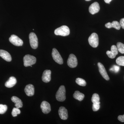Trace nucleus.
Returning a JSON list of instances; mask_svg holds the SVG:
<instances>
[{
  "instance_id": "obj_1",
  "label": "nucleus",
  "mask_w": 124,
  "mask_h": 124,
  "mask_svg": "<svg viewBox=\"0 0 124 124\" xmlns=\"http://www.w3.org/2000/svg\"><path fill=\"white\" fill-rule=\"evenodd\" d=\"M54 33L56 35L66 36L70 34V29L68 27L64 25L57 28L54 31Z\"/></svg>"
},
{
  "instance_id": "obj_2",
  "label": "nucleus",
  "mask_w": 124,
  "mask_h": 124,
  "mask_svg": "<svg viewBox=\"0 0 124 124\" xmlns=\"http://www.w3.org/2000/svg\"><path fill=\"white\" fill-rule=\"evenodd\" d=\"M66 89L64 85H61L56 93L55 97L59 101L62 102L66 99Z\"/></svg>"
},
{
  "instance_id": "obj_3",
  "label": "nucleus",
  "mask_w": 124,
  "mask_h": 124,
  "mask_svg": "<svg viewBox=\"0 0 124 124\" xmlns=\"http://www.w3.org/2000/svg\"><path fill=\"white\" fill-rule=\"evenodd\" d=\"M23 63L25 67H28L31 66L36 63V58L32 55L27 54L23 57Z\"/></svg>"
},
{
  "instance_id": "obj_4",
  "label": "nucleus",
  "mask_w": 124,
  "mask_h": 124,
  "mask_svg": "<svg viewBox=\"0 0 124 124\" xmlns=\"http://www.w3.org/2000/svg\"><path fill=\"white\" fill-rule=\"evenodd\" d=\"M89 44L93 48H96L99 45V38L97 34L95 33L91 34L88 38Z\"/></svg>"
},
{
  "instance_id": "obj_5",
  "label": "nucleus",
  "mask_w": 124,
  "mask_h": 124,
  "mask_svg": "<svg viewBox=\"0 0 124 124\" xmlns=\"http://www.w3.org/2000/svg\"><path fill=\"white\" fill-rule=\"evenodd\" d=\"M29 41L31 47L33 49H36L38 46V40L35 33L31 32L29 35Z\"/></svg>"
},
{
  "instance_id": "obj_6",
  "label": "nucleus",
  "mask_w": 124,
  "mask_h": 124,
  "mask_svg": "<svg viewBox=\"0 0 124 124\" xmlns=\"http://www.w3.org/2000/svg\"><path fill=\"white\" fill-rule=\"evenodd\" d=\"M52 57L57 63L60 64L63 63V60L59 52L55 48H53L52 53Z\"/></svg>"
},
{
  "instance_id": "obj_7",
  "label": "nucleus",
  "mask_w": 124,
  "mask_h": 124,
  "mask_svg": "<svg viewBox=\"0 0 124 124\" xmlns=\"http://www.w3.org/2000/svg\"><path fill=\"white\" fill-rule=\"evenodd\" d=\"M9 41L11 44L16 46H22L23 44L22 40L18 37L17 36L14 35H11L9 38Z\"/></svg>"
},
{
  "instance_id": "obj_8",
  "label": "nucleus",
  "mask_w": 124,
  "mask_h": 124,
  "mask_svg": "<svg viewBox=\"0 0 124 124\" xmlns=\"http://www.w3.org/2000/svg\"><path fill=\"white\" fill-rule=\"evenodd\" d=\"M67 64L71 68H74L77 66L78 60L75 55L73 54H71L69 55L67 60Z\"/></svg>"
},
{
  "instance_id": "obj_9",
  "label": "nucleus",
  "mask_w": 124,
  "mask_h": 124,
  "mask_svg": "<svg viewBox=\"0 0 124 124\" xmlns=\"http://www.w3.org/2000/svg\"><path fill=\"white\" fill-rule=\"evenodd\" d=\"M98 65L99 72L102 77L106 80H109L110 78L103 65L100 62L98 63Z\"/></svg>"
},
{
  "instance_id": "obj_10",
  "label": "nucleus",
  "mask_w": 124,
  "mask_h": 124,
  "mask_svg": "<svg viewBox=\"0 0 124 124\" xmlns=\"http://www.w3.org/2000/svg\"><path fill=\"white\" fill-rule=\"evenodd\" d=\"M100 9V6L98 2H95L93 3L89 7V10L90 13L92 15L97 13Z\"/></svg>"
},
{
  "instance_id": "obj_11",
  "label": "nucleus",
  "mask_w": 124,
  "mask_h": 124,
  "mask_svg": "<svg viewBox=\"0 0 124 124\" xmlns=\"http://www.w3.org/2000/svg\"><path fill=\"white\" fill-rule=\"evenodd\" d=\"M118 53V51L117 47L114 45L111 46L110 51H107L106 52L107 55L108 56V57L111 59L115 58Z\"/></svg>"
},
{
  "instance_id": "obj_12",
  "label": "nucleus",
  "mask_w": 124,
  "mask_h": 124,
  "mask_svg": "<svg viewBox=\"0 0 124 124\" xmlns=\"http://www.w3.org/2000/svg\"><path fill=\"white\" fill-rule=\"evenodd\" d=\"M40 107L42 112L45 114H48L51 110L50 104L46 101L42 102L41 104Z\"/></svg>"
},
{
  "instance_id": "obj_13",
  "label": "nucleus",
  "mask_w": 124,
  "mask_h": 124,
  "mask_svg": "<svg viewBox=\"0 0 124 124\" xmlns=\"http://www.w3.org/2000/svg\"><path fill=\"white\" fill-rule=\"evenodd\" d=\"M58 113L59 116L62 119L66 120L68 118L67 110L64 107H60L58 110Z\"/></svg>"
},
{
  "instance_id": "obj_14",
  "label": "nucleus",
  "mask_w": 124,
  "mask_h": 124,
  "mask_svg": "<svg viewBox=\"0 0 124 124\" xmlns=\"http://www.w3.org/2000/svg\"><path fill=\"white\" fill-rule=\"evenodd\" d=\"M51 71L50 70H46L44 71L42 77L43 82L48 83L51 80Z\"/></svg>"
},
{
  "instance_id": "obj_15",
  "label": "nucleus",
  "mask_w": 124,
  "mask_h": 124,
  "mask_svg": "<svg viewBox=\"0 0 124 124\" xmlns=\"http://www.w3.org/2000/svg\"><path fill=\"white\" fill-rule=\"evenodd\" d=\"M24 91L27 96H33L35 93L34 86L31 84L27 85L24 88Z\"/></svg>"
},
{
  "instance_id": "obj_16",
  "label": "nucleus",
  "mask_w": 124,
  "mask_h": 124,
  "mask_svg": "<svg viewBox=\"0 0 124 124\" xmlns=\"http://www.w3.org/2000/svg\"><path fill=\"white\" fill-rule=\"evenodd\" d=\"M0 56L7 62H10L12 60L11 55L9 53L3 50H0Z\"/></svg>"
},
{
  "instance_id": "obj_17",
  "label": "nucleus",
  "mask_w": 124,
  "mask_h": 124,
  "mask_svg": "<svg viewBox=\"0 0 124 124\" xmlns=\"http://www.w3.org/2000/svg\"><path fill=\"white\" fill-rule=\"evenodd\" d=\"M105 27L108 28H114L117 30H120L121 27L120 23L116 21H113L111 23L110 22L107 23L105 24Z\"/></svg>"
},
{
  "instance_id": "obj_18",
  "label": "nucleus",
  "mask_w": 124,
  "mask_h": 124,
  "mask_svg": "<svg viewBox=\"0 0 124 124\" xmlns=\"http://www.w3.org/2000/svg\"><path fill=\"white\" fill-rule=\"evenodd\" d=\"M17 83L16 78L14 77H11L9 78V80L6 82L5 86L7 88H12Z\"/></svg>"
},
{
  "instance_id": "obj_19",
  "label": "nucleus",
  "mask_w": 124,
  "mask_h": 124,
  "mask_svg": "<svg viewBox=\"0 0 124 124\" xmlns=\"http://www.w3.org/2000/svg\"><path fill=\"white\" fill-rule=\"evenodd\" d=\"M12 101L15 103V106L17 108H21L23 107V102L19 98L16 96H13L11 98Z\"/></svg>"
},
{
  "instance_id": "obj_20",
  "label": "nucleus",
  "mask_w": 124,
  "mask_h": 124,
  "mask_svg": "<svg viewBox=\"0 0 124 124\" xmlns=\"http://www.w3.org/2000/svg\"><path fill=\"white\" fill-rule=\"evenodd\" d=\"M73 97L75 99L81 101L84 99L85 97V95L82 93H80L79 91H77L73 94Z\"/></svg>"
},
{
  "instance_id": "obj_21",
  "label": "nucleus",
  "mask_w": 124,
  "mask_h": 124,
  "mask_svg": "<svg viewBox=\"0 0 124 124\" xmlns=\"http://www.w3.org/2000/svg\"><path fill=\"white\" fill-rule=\"evenodd\" d=\"M117 50L120 53L124 54V44L121 42H118L116 45Z\"/></svg>"
},
{
  "instance_id": "obj_22",
  "label": "nucleus",
  "mask_w": 124,
  "mask_h": 124,
  "mask_svg": "<svg viewBox=\"0 0 124 124\" xmlns=\"http://www.w3.org/2000/svg\"><path fill=\"white\" fill-rule=\"evenodd\" d=\"M77 84L80 86H84L86 85V82L84 79L81 78H77L76 79Z\"/></svg>"
},
{
  "instance_id": "obj_23",
  "label": "nucleus",
  "mask_w": 124,
  "mask_h": 124,
  "mask_svg": "<svg viewBox=\"0 0 124 124\" xmlns=\"http://www.w3.org/2000/svg\"><path fill=\"white\" fill-rule=\"evenodd\" d=\"M116 62L118 65L124 66V56H120L117 58Z\"/></svg>"
},
{
  "instance_id": "obj_24",
  "label": "nucleus",
  "mask_w": 124,
  "mask_h": 124,
  "mask_svg": "<svg viewBox=\"0 0 124 124\" xmlns=\"http://www.w3.org/2000/svg\"><path fill=\"white\" fill-rule=\"evenodd\" d=\"M100 99L99 95L98 94L95 93L93 94V97L91 99V101L93 103L98 102H100Z\"/></svg>"
},
{
  "instance_id": "obj_25",
  "label": "nucleus",
  "mask_w": 124,
  "mask_h": 124,
  "mask_svg": "<svg viewBox=\"0 0 124 124\" xmlns=\"http://www.w3.org/2000/svg\"><path fill=\"white\" fill-rule=\"evenodd\" d=\"M19 108H17L16 107L14 108H13L11 114L13 117H16L18 115L20 114L21 111Z\"/></svg>"
},
{
  "instance_id": "obj_26",
  "label": "nucleus",
  "mask_w": 124,
  "mask_h": 124,
  "mask_svg": "<svg viewBox=\"0 0 124 124\" xmlns=\"http://www.w3.org/2000/svg\"><path fill=\"white\" fill-rule=\"evenodd\" d=\"M7 105L0 104V114H3L7 111Z\"/></svg>"
},
{
  "instance_id": "obj_27",
  "label": "nucleus",
  "mask_w": 124,
  "mask_h": 124,
  "mask_svg": "<svg viewBox=\"0 0 124 124\" xmlns=\"http://www.w3.org/2000/svg\"><path fill=\"white\" fill-rule=\"evenodd\" d=\"M100 102L94 103L93 105V110L94 111H97L99 110L100 108Z\"/></svg>"
},
{
  "instance_id": "obj_28",
  "label": "nucleus",
  "mask_w": 124,
  "mask_h": 124,
  "mask_svg": "<svg viewBox=\"0 0 124 124\" xmlns=\"http://www.w3.org/2000/svg\"><path fill=\"white\" fill-rule=\"evenodd\" d=\"M120 68V67L118 66L114 65L110 69V70L114 71V72H116V73H117L119 71Z\"/></svg>"
},
{
  "instance_id": "obj_29",
  "label": "nucleus",
  "mask_w": 124,
  "mask_h": 124,
  "mask_svg": "<svg viewBox=\"0 0 124 124\" xmlns=\"http://www.w3.org/2000/svg\"><path fill=\"white\" fill-rule=\"evenodd\" d=\"M118 119L120 122H124V115H120L118 116Z\"/></svg>"
},
{
  "instance_id": "obj_30",
  "label": "nucleus",
  "mask_w": 124,
  "mask_h": 124,
  "mask_svg": "<svg viewBox=\"0 0 124 124\" xmlns=\"http://www.w3.org/2000/svg\"><path fill=\"white\" fill-rule=\"evenodd\" d=\"M120 23L121 26L122 28L124 29V18H123L121 19L120 20Z\"/></svg>"
},
{
  "instance_id": "obj_31",
  "label": "nucleus",
  "mask_w": 124,
  "mask_h": 124,
  "mask_svg": "<svg viewBox=\"0 0 124 124\" xmlns=\"http://www.w3.org/2000/svg\"><path fill=\"white\" fill-rule=\"evenodd\" d=\"M112 0H104V1L107 4H110V2Z\"/></svg>"
},
{
  "instance_id": "obj_32",
  "label": "nucleus",
  "mask_w": 124,
  "mask_h": 124,
  "mask_svg": "<svg viewBox=\"0 0 124 124\" xmlns=\"http://www.w3.org/2000/svg\"><path fill=\"white\" fill-rule=\"evenodd\" d=\"M86 1H89L91 0H85Z\"/></svg>"
}]
</instances>
